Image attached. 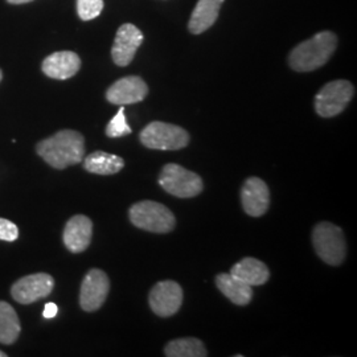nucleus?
Returning <instances> with one entry per match:
<instances>
[{"mask_svg": "<svg viewBox=\"0 0 357 357\" xmlns=\"http://www.w3.org/2000/svg\"><path fill=\"white\" fill-rule=\"evenodd\" d=\"M91 236H93L91 220L84 215H76L66 222L63 240L69 252L82 253L89 248Z\"/></svg>", "mask_w": 357, "mask_h": 357, "instance_id": "14", "label": "nucleus"}, {"mask_svg": "<svg viewBox=\"0 0 357 357\" xmlns=\"http://www.w3.org/2000/svg\"><path fill=\"white\" fill-rule=\"evenodd\" d=\"M132 225L151 233L165 234L175 229L176 220L166 205L156 202H139L132 205L128 212Z\"/></svg>", "mask_w": 357, "mask_h": 357, "instance_id": "3", "label": "nucleus"}, {"mask_svg": "<svg viewBox=\"0 0 357 357\" xmlns=\"http://www.w3.org/2000/svg\"><path fill=\"white\" fill-rule=\"evenodd\" d=\"M22 331L20 320L11 305L0 301V343L13 344Z\"/></svg>", "mask_w": 357, "mask_h": 357, "instance_id": "20", "label": "nucleus"}, {"mask_svg": "<svg viewBox=\"0 0 357 357\" xmlns=\"http://www.w3.org/2000/svg\"><path fill=\"white\" fill-rule=\"evenodd\" d=\"M33 0H7V3L10 4H15V6H19V4H26V3H31Z\"/></svg>", "mask_w": 357, "mask_h": 357, "instance_id": "26", "label": "nucleus"}, {"mask_svg": "<svg viewBox=\"0 0 357 357\" xmlns=\"http://www.w3.org/2000/svg\"><path fill=\"white\" fill-rule=\"evenodd\" d=\"M0 357H7V354H4V352L0 351Z\"/></svg>", "mask_w": 357, "mask_h": 357, "instance_id": "27", "label": "nucleus"}, {"mask_svg": "<svg viewBox=\"0 0 357 357\" xmlns=\"http://www.w3.org/2000/svg\"><path fill=\"white\" fill-rule=\"evenodd\" d=\"M139 139L150 150L176 151L188 146L190 134L176 125L155 121L142 130Z\"/></svg>", "mask_w": 357, "mask_h": 357, "instance_id": "4", "label": "nucleus"}, {"mask_svg": "<svg viewBox=\"0 0 357 357\" xmlns=\"http://www.w3.org/2000/svg\"><path fill=\"white\" fill-rule=\"evenodd\" d=\"M81 68V59L75 52H54L44 59L43 73L53 79H69L76 76Z\"/></svg>", "mask_w": 357, "mask_h": 357, "instance_id": "15", "label": "nucleus"}, {"mask_svg": "<svg viewBox=\"0 0 357 357\" xmlns=\"http://www.w3.org/2000/svg\"><path fill=\"white\" fill-rule=\"evenodd\" d=\"M165 354L168 357H205L208 355L204 344L195 337L172 340L166 345Z\"/></svg>", "mask_w": 357, "mask_h": 357, "instance_id": "21", "label": "nucleus"}, {"mask_svg": "<svg viewBox=\"0 0 357 357\" xmlns=\"http://www.w3.org/2000/svg\"><path fill=\"white\" fill-rule=\"evenodd\" d=\"M355 94L354 85L347 79H336L324 85L315 97V110L323 118H332L344 112Z\"/></svg>", "mask_w": 357, "mask_h": 357, "instance_id": "7", "label": "nucleus"}, {"mask_svg": "<svg viewBox=\"0 0 357 357\" xmlns=\"http://www.w3.org/2000/svg\"><path fill=\"white\" fill-rule=\"evenodd\" d=\"M143 43V33L139 28L126 23L119 26L112 48V57L115 65L128 66L135 57V53Z\"/></svg>", "mask_w": 357, "mask_h": 357, "instance_id": "11", "label": "nucleus"}, {"mask_svg": "<svg viewBox=\"0 0 357 357\" xmlns=\"http://www.w3.org/2000/svg\"><path fill=\"white\" fill-rule=\"evenodd\" d=\"M225 0H199L192 11L188 29L192 35H200L216 23L221 6Z\"/></svg>", "mask_w": 357, "mask_h": 357, "instance_id": "16", "label": "nucleus"}, {"mask_svg": "<svg viewBox=\"0 0 357 357\" xmlns=\"http://www.w3.org/2000/svg\"><path fill=\"white\" fill-rule=\"evenodd\" d=\"M149 303L158 317L169 318L175 315L181 307L183 289L176 282H159L151 289Z\"/></svg>", "mask_w": 357, "mask_h": 357, "instance_id": "10", "label": "nucleus"}, {"mask_svg": "<svg viewBox=\"0 0 357 357\" xmlns=\"http://www.w3.org/2000/svg\"><path fill=\"white\" fill-rule=\"evenodd\" d=\"M110 291V281L100 268H91L81 283L79 306L86 312H94L102 307Z\"/></svg>", "mask_w": 357, "mask_h": 357, "instance_id": "8", "label": "nucleus"}, {"mask_svg": "<svg viewBox=\"0 0 357 357\" xmlns=\"http://www.w3.org/2000/svg\"><path fill=\"white\" fill-rule=\"evenodd\" d=\"M149 94V86L141 77H123L106 91V100L113 105L126 106L142 102Z\"/></svg>", "mask_w": 357, "mask_h": 357, "instance_id": "12", "label": "nucleus"}, {"mask_svg": "<svg viewBox=\"0 0 357 357\" xmlns=\"http://www.w3.org/2000/svg\"><path fill=\"white\" fill-rule=\"evenodd\" d=\"M102 10L103 0H77V13L84 22L98 17Z\"/></svg>", "mask_w": 357, "mask_h": 357, "instance_id": "23", "label": "nucleus"}, {"mask_svg": "<svg viewBox=\"0 0 357 357\" xmlns=\"http://www.w3.org/2000/svg\"><path fill=\"white\" fill-rule=\"evenodd\" d=\"M38 156L56 169H65L84 160L85 138L75 130H61L36 146Z\"/></svg>", "mask_w": 357, "mask_h": 357, "instance_id": "1", "label": "nucleus"}, {"mask_svg": "<svg viewBox=\"0 0 357 357\" xmlns=\"http://www.w3.org/2000/svg\"><path fill=\"white\" fill-rule=\"evenodd\" d=\"M230 274L240 278L241 281L248 283L249 286H261L268 281L270 271L268 266L252 257H246L241 259L238 264H236L230 268Z\"/></svg>", "mask_w": 357, "mask_h": 357, "instance_id": "18", "label": "nucleus"}, {"mask_svg": "<svg viewBox=\"0 0 357 357\" xmlns=\"http://www.w3.org/2000/svg\"><path fill=\"white\" fill-rule=\"evenodd\" d=\"M159 184L167 193L180 199L195 197L204 188L203 178L197 174L175 163L163 167L159 176Z\"/></svg>", "mask_w": 357, "mask_h": 357, "instance_id": "6", "label": "nucleus"}, {"mask_svg": "<svg viewBox=\"0 0 357 357\" xmlns=\"http://www.w3.org/2000/svg\"><path fill=\"white\" fill-rule=\"evenodd\" d=\"M241 202L246 215L252 217L264 216L270 204L268 184L259 178H249L243 183Z\"/></svg>", "mask_w": 357, "mask_h": 357, "instance_id": "13", "label": "nucleus"}, {"mask_svg": "<svg viewBox=\"0 0 357 357\" xmlns=\"http://www.w3.org/2000/svg\"><path fill=\"white\" fill-rule=\"evenodd\" d=\"M54 287V280L50 274L38 273L31 274L15 282L11 287V295L17 303L31 305L38 299L47 298Z\"/></svg>", "mask_w": 357, "mask_h": 357, "instance_id": "9", "label": "nucleus"}, {"mask_svg": "<svg viewBox=\"0 0 357 357\" xmlns=\"http://www.w3.org/2000/svg\"><path fill=\"white\" fill-rule=\"evenodd\" d=\"M312 243L321 261L331 266L343 264L347 255L344 233L331 222H320L312 231Z\"/></svg>", "mask_w": 357, "mask_h": 357, "instance_id": "5", "label": "nucleus"}, {"mask_svg": "<svg viewBox=\"0 0 357 357\" xmlns=\"http://www.w3.org/2000/svg\"><path fill=\"white\" fill-rule=\"evenodd\" d=\"M337 48V36L331 31L318 32L315 36L298 44L289 56V64L295 72H312L327 64Z\"/></svg>", "mask_w": 357, "mask_h": 357, "instance_id": "2", "label": "nucleus"}, {"mask_svg": "<svg viewBox=\"0 0 357 357\" xmlns=\"http://www.w3.org/2000/svg\"><path fill=\"white\" fill-rule=\"evenodd\" d=\"M216 284L218 290L224 294L231 303L237 306H246L250 303L253 298V289L248 283L231 274H218L216 277Z\"/></svg>", "mask_w": 357, "mask_h": 357, "instance_id": "17", "label": "nucleus"}, {"mask_svg": "<svg viewBox=\"0 0 357 357\" xmlns=\"http://www.w3.org/2000/svg\"><path fill=\"white\" fill-rule=\"evenodd\" d=\"M1 78H3V73H1V70H0V81H1Z\"/></svg>", "mask_w": 357, "mask_h": 357, "instance_id": "28", "label": "nucleus"}, {"mask_svg": "<svg viewBox=\"0 0 357 357\" xmlns=\"http://www.w3.org/2000/svg\"><path fill=\"white\" fill-rule=\"evenodd\" d=\"M19 238V229L13 221L0 218V240L13 243Z\"/></svg>", "mask_w": 357, "mask_h": 357, "instance_id": "24", "label": "nucleus"}, {"mask_svg": "<svg viewBox=\"0 0 357 357\" xmlns=\"http://www.w3.org/2000/svg\"><path fill=\"white\" fill-rule=\"evenodd\" d=\"M57 311H59L57 305H54V303H47L45 307H44L43 315H44L45 319H52V318H54V317L57 315Z\"/></svg>", "mask_w": 357, "mask_h": 357, "instance_id": "25", "label": "nucleus"}, {"mask_svg": "<svg viewBox=\"0 0 357 357\" xmlns=\"http://www.w3.org/2000/svg\"><path fill=\"white\" fill-rule=\"evenodd\" d=\"M131 128L128 125L126 115H125V107L121 106L118 113L113 116V119L106 126V135L109 138H122L131 134Z\"/></svg>", "mask_w": 357, "mask_h": 357, "instance_id": "22", "label": "nucleus"}, {"mask_svg": "<svg viewBox=\"0 0 357 357\" xmlns=\"http://www.w3.org/2000/svg\"><path fill=\"white\" fill-rule=\"evenodd\" d=\"M125 167V160L121 156L105 151H94L84 160V168L96 175H115Z\"/></svg>", "mask_w": 357, "mask_h": 357, "instance_id": "19", "label": "nucleus"}]
</instances>
